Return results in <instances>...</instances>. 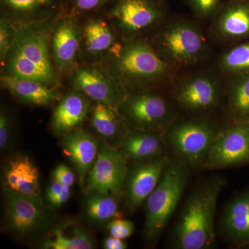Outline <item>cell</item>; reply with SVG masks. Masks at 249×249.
Instances as JSON below:
<instances>
[{
	"instance_id": "6da1fadb",
	"label": "cell",
	"mask_w": 249,
	"mask_h": 249,
	"mask_svg": "<svg viewBox=\"0 0 249 249\" xmlns=\"http://www.w3.org/2000/svg\"><path fill=\"white\" fill-rule=\"evenodd\" d=\"M40 20L14 23L12 46L1 74L40 82L55 88L58 76L52 54L51 35L59 15Z\"/></svg>"
},
{
	"instance_id": "7a4b0ae2",
	"label": "cell",
	"mask_w": 249,
	"mask_h": 249,
	"mask_svg": "<svg viewBox=\"0 0 249 249\" xmlns=\"http://www.w3.org/2000/svg\"><path fill=\"white\" fill-rule=\"evenodd\" d=\"M103 65L127 92L168 87L178 74L145 37L122 40Z\"/></svg>"
},
{
	"instance_id": "3957f363",
	"label": "cell",
	"mask_w": 249,
	"mask_h": 249,
	"mask_svg": "<svg viewBox=\"0 0 249 249\" xmlns=\"http://www.w3.org/2000/svg\"><path fill=\"white\" fill-rule=\"evenodd\" d=\"M148 40L160 58L178 73L202 63L210 54L200 27L184 18L168 17Z\"/></svg>"
},
{
	"instance_id": "277c9868",
	"label": "cell",
	"mask_w": 249,
	"mask_h": 249,
	"mask_svg": "<svg viewBox=\"0 0 249 249\" xmlns=\"http://www.w3.org/2000/svg\"><path fill=\"white\" fill-rule=\"evenodd\" d=\"M224 180L216 178L196 188L188 198L174 232V247L208 249L214 240V216Z\"/></svg>"
},
{
	"instance_id": "5b68a950",
	"label": "cell",
	"mask_w": 249,
	"mask_h": 249,
	"mask_svg": "<svg viewBox=\"0 0 249 249\" xmlns=\"http://www.w3.org/2000/svg\"><path fill=\"white\" fill-rule=\"evenodd\" d=\"M224 128L213 116L178 117L165 131V142L181 163L204 168L213 142Z\"/></svg>"
},
{
	"instance_id": "8992f818",
	"label": "cell",
	"mask_w": 249,
	"mask_h": 249,
	"mask_svg": "<svg viewBox=\"0 0 249 249\" xmlns=\"http://www.w3.org/2000/svg\"><path fill=\"white\" fill-rule=\"evenodd\" d=\"M219 71L196 70L178 73L168 88L177 109L192 116H212L224 96L225 87Z\"/></svg>"
},
{
	"instance_id": "52a82bcc",
	"label": "cell",
	"mask_w": 249,
	"mask_h": 249,
	"mask_svg": "<svg viewBox=\"0 0 249 249\" xmlns=\"http://www.w3.org/2000/svg\"><path fill=\"white\" fill-rule=\"evenodd\" d=\"M186 166L179 160H170L145 201V235L150 245L158 241L178 207L188 182Z\"/></svg>"
},
{
	"instance_id": "ba28073f",
	"label": "cell",
	"mask_w": 249,
	"mask_h": 249,
	"mask_svg": "<svg viewBox=\"0 0 249 249\" xmlns=\"http://www.w3.org/2000/svg\"><path fill=\"white\" fill-rule=\"evenodd\" d=\"M160 89L127 92L117 110L128 128L164 134L176 120L178 109L170 96H165Z\"/></svg>"
},
{
	"instance_id": "9c48e42d",
	"label": "cell",
	"mask_w": 249,
	"mask_h": 249,
	"mask_svg": "<svg viewBox=\"0 0 249 249\" xmlns=\"http://www.w3.org/2000/svg\"><path fill=\"white\" fill-rule=\"evenodd\" d=\"M107 18L121 40L152 33L169 17L166 0H109Z\"/></svg>"
},
{
	"instance_id": "30bf717a",
	"label": "cell",
	"mask_w": 249,
	"mask_h": 249,
	"mask_svg": "<svg viewBox=\"0 0 249 249\" xmlns=\"http://www.w3.org/2000/svg\"><path fill=\"white\" fill-rule=\"evenodd\" d=\"M70 83L73 90L83 93L91 101L116 109L127 93L101 63L78 65L70 73Z\"/></svg>"
},
{
	"instance_id": "8fae6325",
	"label": "cell",
	"mask_w": 249,
	"mask_h": 249,
	"mask_svg": "<svg viewBox=\"0 0 249 249\" xmlns=\"http://www.w3.org/2000/svg\"><path fill=\"white\" fill-rule=\"evenodd\" d=\"M249 163V122L234 123L213 142L204 168L221 169Z\"/></svg>"
},
{
	"instance_id": "7c38bea8",
	"label": "cell",
	"mask_w": 249,
	"mask_h": 249,
	"mask_svg": "<svg viewBox=\"0 0 249 249\" xmlns=\"http://www.w3.org/2000/svg\"><path fill=\"white\" fill-rule=\"evenodd\" d=\"M127 163L118 147L102 145L87 178V193H109L119 200L124 196Z\"/></svg>"
},
{
	"instance_id": "4fadbf2b",
	"label": "cell",
	"mask_w": 249,
	"mask_h": 249,
	"mask_svg": "<svg viewBox=\"0 0 249 249\" xmlns=\"http://www.w3.org/2000/svg\"><path fill=\"white\" fill-rule=\"evenodd\" d=\"M51 54L55 70L71 73L81 55V26L77 16L60 14L51 35Z\"/></svg>"
},
{
	"instance_id": "5bb4252c",
	"label": "cell",
	"mask_w": 249,
	"mask_h": 249,
	"mask_svg": "<svg viewBox=\"0 0 249 249\" xmlns=\"http://www.w3.org/2000/svg\"><path fill=\"white\" fill-rule=\"evenodd\" d=\"M170 161L168 157L160 156L146 161L136 162L132 166L127 167L124 196L129 209L136 211L146 201Z\"/></svg>"
},
{
	"instance_id": "9a60e30c",
	"label": "cell",
	"mask_w": 249,
	"mask_h": 249,
	"mask_svg": "<svg viewBox=\"0 0 249 249\" xmlns=\"http://www.w3.org/2000/svg\"><path fill=\"white\" fill-rule=\"evenodd\" d=\"M212 20L210 34L217 43L249 40V0L224 1Z\"/></svg>"
},
{
	"instance_id": "2e32d148",
	"label": "cell",
	"mask_w": 249,
	"mask_h": 249,
	"mask_svg": "<svg viewBox=\"0 0 249 249\" xmlns=\"http://www.w3.org/2000/svg\"><path fill=\"white\" fill-rule=\"evenodd\" d=\"M6 219L10 229L18 235L38 230L49 221L41 198L23 196L6 188Z\"/></svg>"
},
{
	"instance_id": "e0dca14e",
	"label": "cell",
	"mask_w": 249,
	"mask_h": 249,
	"mask_svg": "<svg viewBox=\"0 0 249 249\" xmlns=\"http://www.w3.org/2000/svg\"><path fill=\"white\" fill-rule=\"evenodd\" d=\"M121 41L107 18L92 16L81 26V55L90 60L89 63L106 61Z\"/></svg>"
},
{
	"instance_id": "ac0fdd59",
	"label": "cell",
	"mask_w": 249,
	"mask_h": 249,
	"mask_svg": "<svg viewBox=\"0 0 249 249\" xmlns=\"http://www.w3.org/2000/svg\"><path fill=\"white\" fill-rule=\"evenodd\" d=\"M64 152L76 167L82 188L95 161L100 148L96 138L88 131L77 128L65 134L62 141Z\"/></svg>"
},
{
	"instance_id": "d6986e66",
	"label": "cell",
	"mask_w": 249,
	"mask_h": 249,
	"mask_svg": "<svg viewBox=\"0 0 249 249\" xmlns=\"http://www.w3.org/2000/svg\"><path fill=\"white\" fill-rule=\"evenodd\" d=\"M166 146L164 134L128 128L119 142V151L127 162L146 161L161 156Z\"/></svg>"
},
{
	"instance_id": "ffe728a7",
	"label": "cell",
	"mask_w": 249,
	"mask_h": 249,
	"mask_svg": "<svg viewBox=\"0 0 249 249\" xmlns=\"http://www.w3.org/2000/svg\"><path fill=\"white\" fill-rule=\"evenodd\" d=\"M89 98L73 90L60 100L54 109L51 126L54 133L66 134L80 127L91 111Z\"/></svg>"
},
{
	"instance_id": "44dd1931",
	"label": "cell",
	"mask_w": 249,
	"mask_h": 249,
	"mask_svg": "<svg viewBox=\"0 0 249 249\" xmlns=\"http://www.w3.org/2000/svg\"><path fill=\"white\" fill-rule=\"evenodd\" d=\"M1 87L18 101L37 107H47L58 99L55 88L36 80L1 74Z\"/></svg>"
},
{
	"instance_id": "7402d4cb",
	"label": "cell",
	"mask_w": 249,
	"mask_h": 249,
	"mask_svg": "<svg viewBox=\"0 0 249 249\" xmlns=\"http://www.w3.org/2000/svg\"><path fill=\"white\" fill-rule=\"evenodd\" d=\"M62 0H0L1 16L11 22H27L60 14Z\"/></svg>"
},
{
	"instance_id": "603a6c76",
	"label": "cell",
	"mask_w": 249,
	"mask_h": 249,
	"mask_svg": "<svg viewBox=\"0 0 249 249\" xmlns=\"http://www.w3.org/2000/svg\"><path fill=\"white\" fill-rule=\"evenodd\" d=\"M6 188L23 196L41 198L39 171L27 156L11 160L4 172Z\"/></svg>"
},
{
	"instance_id": "cb8c5ba5",
	"label": "cell",
	"mask_w": 249,
	"mask_h": 249,
	"mask_svg": "<svg viewBox=\"0 0 249 249\" xmlns=\"http://www.w3.org/2000/svg\"><path fill=\"white\" fill-rule=\"evenodd\" d=\"M222 225L224 233L233 243L249 244V191L242 193L228 205Z\"/></svg>"
},
{
	"instance_id": "d4e9b609",
	"label": "cell",
	"mask_w": 249,
	"mask_h": 249,
	"mask_svg": "<svg viewBox=\"0 0 249 249\" xmlns=\"http://www.w3.org/2000/svg\"><path fill=\"white\" fill-rule=\"evenodd\" d=\"M229 78L226 87V111L234 123L249 122V73Z\"/></svg>"
},
{
	"instance_id": "484cf974",
	"label": "cell",
	"mask_w": 249,
	"mask_h": 249,
	"mask_svg": "<svg viewBox=\"0 0 249 249\" xmlns=\"http://www.w3.org/2000/svg\"><path fill=\"white\" fill-rule=\"evenodd\" d=\"M91 124L101 137L109 139L122 138L128 129L116 108L103 103H96L91 111Z\"/></svg>"
},
{
	"instance_id": "4316f807",
	"label": "cell",
	"mask_w": 249,
	"mask_h": 249,
	"mask_svg": "<svg viewBox=\"0 0 249 249\" xmlns=\"http://www.w3.org/2000/svg\"><path fill=\"white\" fill-rule=\"evenodd\" d=\"M85 211L91 222L97 224L109 223L121 218L118 200L109 193L90 191L87 193Z\"/></svg>"
},
{
	"instance_id": "83f0119b",
	"label": "cell",
	"mask_w": 249,
	"mask_h": 249,
	"mask_svg": "<svg viewBox=\"0 0 249 249\" xmlns=\"http://www.w3.org/2000/svg\"><path fill=\"white\" fill-rule=\"evenodd\" d=\"M64 224L57 226L53 231V237L45 241L42 248L52 249H91L94 243L91 236L79 227L71 228L66 231Z\"/></svg>"
},
{
	"instance_id": "f1b7e54d",
	"label": "cell",
	"mask_w": 249,
	"mask_h": 249,
	"mask_svg": "<svg viewBox=\"0 0 249 249\" xmlns=\"http://www.w3.org/2000/svg\"><path fill=\"white\" fill-rule=\"evenodd\" d=\"M218 71L230 77L249 73V41L228 49L217 60Z\"/></svg>"
},
{
	"instance_id": "f546056e",
	"label": "cell",
	"mask_w": 249,
	"mask_h": 249,
	"mask_svg": "<svg viewBox=\"0 0 249 249\" xmlns=\"http://www.w3.org/2000/svg\"><path fill=\"white\" fill-rule=\"evenodd\" d=\"M192 14L202 20L213 19L224 1L222 0H184Z\"/></svg>"
},
{
	"instance_id": "4dcf8cb0",
	"label": "cell",
	"mask_w": 249,
	"mask_h": 249,
	"mask_svg": "<svg viewBox=\"0 0 249 249\" xmlns=\"http://www.w3.org/2000/svg\"><path fill=\"white\" fill-rule=\"evenodd\" d=\"M14 22L1 16L0 19V62L4 65L12 46L14 39Z\"/></svg>"
},
{
	"instance_id": "1f68e13d",
	"label": "cell",
	"mask_w": 249,
	"mask_h": 249,
	"mask_svg": "<svg viewBox=\"0 0 249 249\" xmlns=\"http://www.w3.org/2000/svg\"><path fill=\"white\" fill-rule=\"evenodd\" d=\"M71 186H66L53 179L47 191V198L53 207H60L71 197Z\"/></svg>"
},
{
	"instance_id": "d6a6232c",
	"label": "cell",
	"mask_w": 249,
	"mask_h": 249,
	"mask_svg": "<svg viewBox=\"0 0 249 249\" xmlns=\"http://www.w3.org/2000/svg\"><path fill=\"white\" fill-rule=\"evenodd\" d=\"M68 14L73 16L96 12L106 6L109 0H67Z\"/></svg>"
},
{
	"instance_id": "836d02e7",
	"label": "cell",
	"mask_w": 249,
	"mask_h": 249,
	"mask_svg": "<svg viewBox=\"0 0 249 249\" xmlns=\"http://www.w3.org/2000/svg\"><path fill=\"white\" fill-rule=\"evenodd\" d=\"M107 229L109 235L124 240L130 237L135 231L134 223L122 218L110 221Z\"/></svg>"
},
{
	"instance_id": "e575fe53",
	"label": "cell",
	"mask_w": 249,
	"mask_h": 249,
	"mask_svg": "<svg viewBox=\"0 0 249 249\" xmlns=\"http://www.w3.org/2000/svg\"><path fill=\"white\" fill-rule=\"evenodd\" d=\"M53 179L66 186H72L76 181V175L66 165H59L54 170Z\"/></svg>"
},
{
	"instance_id": "d590c367",
	"label": "cell",
	"mask_w": 249,
	"mask_h": 249,
	"mask_svg": "<svg viewBox=\"0 0 249 249\" xmlns=\"http://www.w3.org/2000/svg\"><path fill=\"white\" fill-rule=\"evenodd\" d=\"M11 120L7 112L1 108L0 111V148L4 150L10 138L11 134Z\"/></svg>"
},
{
	"instance_id": "8d00e7d4",
	"label": "cell",
	"mask_w": 249,
	"mask_h": 249,
	"mask_svg": "<svg viewBox=\"0 0 249 249\" xmlns=\"http://www.w3.org/2000/svg\"><path fill=\"white\" fill-rule=\"evenodd\" d=\"M103 248L106 249H124L127 248V245L124 242V240L110 236L103 242Z\"/></svg>"
}]
</instances>
